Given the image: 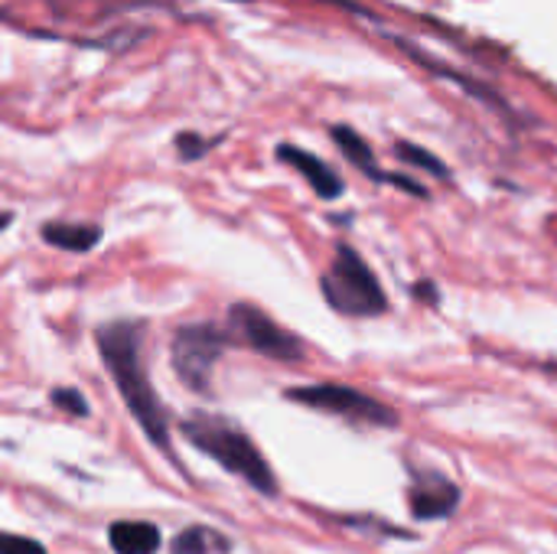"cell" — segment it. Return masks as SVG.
Here are the masks:
<instances>
[{
    "label": "cell",
    "mask_w": 557,
    "mask_h": 554,
    "mask_svg": "<svg viewBox=\"0 0 557 554\" xmlns=\"http://www.w3.org/2000/svg\"><path fill=\"white\" fill-rule=\"evenodd\" d=\"M418 297H431V300H437V294H434V284H418Z\"/></svg>",
    "instance_id": "17"
},
{
    "label": "cell",
    "mask_w": 557,
    "mask_h": 554,
    "mask_svg": "<svg viewBox=\"0 0 557 554\" xmlns=\"http://www.w3.org/2000/svg\"><path fill=\"white\" fill-rule=\"evenodd\" d=\"M108 542L117 554H153L160 549V532L150 522H114Z\"/></svg>",
    "instance_id": "9"
},
{
    "label": "cell",
    "mask_w": 557,
    "mask_h": 554,
    "mask_svg": "<svg viewBox=\"0 0 557 554\" xmlns=\"http://www.w3.org/2000/svg\"><path fill=\"white\" fill-rule=\"evenodd\" d=\"M176 147H180L183 160H196V157L206 150V140H199L196 134H180V137H176Z\"/></svg>",
    "instance_id": "16"
},
{
    "label": "cell",
    "mask_w": 557,
    "mask_h": 554,
    "mask_svg": "<svg viewBox=\"0 0 557 554\" xmlns=\"http://www.w3.org/2000/svg\"><path fill=\"white\" fill-rule=\"evenodd\" d=\"M0 554H46V549L39 542H33V539L0 532Z\"/></svg>",
    "instance_id": "15"
},
{
    "label": "cell",
    "mask_w": 557,
    "mask_h": 554,
    "mask_svg": "<svg viewBox=\"0 0 557 554\" xmlns=\"http://www.w3.org/2000/svg\"><path fill=\"white\" fill-rule=\"evenodd\" d=\"M398 157L408 160V163H414V167H421V170H431L434 176H447V167L434 153H428V150H421L414 144H398Z\"/></svg>",
    "instance_id": "13"
},
{
    "label": "cell",
    "mask_w": 557,
    "mask_h": 554,
    "mask_svg": "<svg viewBox=\"0 0 557 554\" xmlns=\"http://www.w3.org/2000/svg\"><path fill=\"white\" fill-rule=\"evenodd\" d=\"M333 137H336V144L343 147V153L362 170V173H369V176H382V170L375 167V160H372V150L366 147V140L356 134V131H346V127H336L333 131Z\"/></svg>",
    "instance_id": "11"
},
{
    "label": "cell",
    "mask_w": 557,
    "mask_h": 554,
    "mask_svg": "<svg viewBox=\"0 0 557 554\" xmlns=\"http://www.w3.org/2000/svg\"><path fill=\"white\" fill-rule=\"evenodd\" d=\"M212 542H219L215 535H209L206 529L193 526L186 532H180L173 539V554H209L212 552Z\"/></svg>",
    "instance_id": "12"
},
{
    "label": "cell",
    "mask_w": 557,
    "mask_h": 554,
    "mask_svg": "<svg viewBox=\"0 0 557 554\" xmlns=\"http://www.w3.org/2000/svg\"><path fill=\"white\" fill-rule=\"evenodd\" d=\"M323 297L336 313L346 317H379L388 307V297L382 291V281L366 264V258L352 245H339L330 271L320 278Z\"/></svg>",
    "instance_id": "3"
},
{
    "label": "cell",
    "mask_w": 557,
    "mask_h": 554,
    "mask_svg": "<svg viewBox=\"0 0 557 554\" xmlns=\"http://www.w3.org/2000/svg\"><path fill=\"white\" fill-rule=\"evenodd\" d=\"M277 157L287 160L290 167H297V170L307 176V183L317 189V196H323V199L343 196V180H339V173H336L333 167H326L320 157H313V153H307V150H300V147H290V144H284V147L277 150Z\"/></svg>",
    "instance_id": "8"
},
{
    "label": "cell",
    "mask_w": 557,
    "mask_h": 554,
    "mask_svg": "<svg viewBox=\"0 0 557 554\" xmlns=\"http://www.w3.org/2000/svg\"><path fill=\"white\" fill-rule=\"evenodd\" d=\"M228 343L232 336L212 323L180 327V333L173 336V369L183 379V385H189L193 392H209L212 366L219 362Z\"/></svg>",
    "instance_id": "5"
},
{
    "label": "cell",
    "mask_w": 557,
    "mask_h": 554,
    "mask_svg": "<svg viewBox=\"0 0 557 554\" xmlns=\"http://www.w3.org/2000/svg\"><path fill=\"white\" fill-rule=\"evenodd\" d=\"M52 405L65 415H75V418H85L88 415V402L82 398V392L75 389H55L52 392Z\"/></svg>",
    "instance_id": "14"
},
{
    "label": "cell",
    "mask_w": 557,
    "mask_h": 554,
    "mask_svg": "<svg viewBox=\"0 0 557 554\" xmlns=\"http://www.w3.org/2000/svg\"><path fill=\"white\" fill-rule=\"evenodd\" d=\"M228 336H235L238 343H245L248 349H255L274 362H300L304 359V343L251 304H235L228 310Z\"/></svg>",
    "instance_id": "6"
},
{
    "label": "cell",
    "mask_w": 557,
    "mask_h": 554,
    "mask_svg": "<svg viewBox=\"0 0 557 554\" xmlns=\"http://www.w3.org/2000/svg\"><path fill=\"white\" fill-rule=\"evenodd\" d=\"M42 238L62 251H91L101 242V229L82 222H49L42 225Z\"/></svg>",
    "instance_id": "10"
},
{
    "label": "cell",
    "mask_w": 557,
    "mask_h": 554,
    "mask_svg": "<svg viewBox=\"0 0 557 554\" xmlns=\"http://www.w3.org/2000/svg\"><path fill=\"white\" fill-rule=\"evenodd\" d=\"M183 434L196 451L212 457L228 473L242 477L261 496H277V480H274L268 460L261 457L255 441L232 421L215 418V415H193L183 421Z\"/></svg>",
    "instance_id": "2"
},
{
    "label": "cell",
    "mask_w": 557,
    "mask_h": 554,
    "mask_svg": "<svg viewBox=\"0 0 557 554\" xmlns=\"http://www.w3.org/2000/svg\"><path fill=\"white\" fill-rule=\"evenodd\" d=\"M140 340H144V323L134 320H117L98 330V353L127 405V411L134 415V421L140 424V431L147 434V441L160 451H170V424H166V411L144 372L140 362Z\"/></svg>",
    "instance_id": "1"
},
{
    "label": "cell",
    "mask_w": 557,
    "mask_h": 554,
    "mask_svg": "<svg viewBox=\"0 0 557 554\" xmlns=\"http://www.w3.org/2000/svg\"><path fill=\"white\" fill-rule=\"evenodd\" d=\"M10 219H13V216H10V212H0V232H3V229H7V225H10Z\"/></svg>",
    "instance_id": "18"
},
{
    "label": "cell",
    "mask_w": 557,
    "mask_h": 554,
    "mask_svg": "<svg viewBox=\"0 0 557 554\" xmlns=\"http://www.w3.org/2000/svg\"><path fill=\"white\" fill-rule=\"evenodd\" d=\"M287 402L326 411V415H339L346 421L356 424H369V428H398V415L395 408H388L385 402L349 389V385H300V389H287Z\"/></svg>",
    "instance_id": "4"
},
{
    "label": "cell",
    "mask_w": 557,
    "mask_h": 554,
    "mask_svg": "<svg viewBox=\"0 0 557 554\" xmlns=\"http://www.w3.org/2000/svg\"><path fill=\"white\" fill-rule=\"evenodd\" d=\"M460 506V490L434 473V470H424L414 477V487H411V513L414 519L421 522H434V519H447L454 509Z\"/></svg>",
    "instance_id": "7"
}]
</instances>
